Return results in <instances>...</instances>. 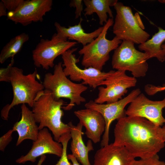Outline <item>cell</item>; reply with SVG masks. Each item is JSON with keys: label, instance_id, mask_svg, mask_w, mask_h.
<instances>
[{"label": "cell", "instance_id": "obj_5", "mask_svg": "<svg viewBox=\"0 0 165 165\" xmlns=\"http://www.w3.org/2000/svg\"><path fill=\"white\" fill-rule=\"evenodd\" d=\"M116 14L113 32L117 38L140 45L148 39L149 33L144 30V26L138 13L134 16L131 8L120 2L114 6Z\"/></svg>", "mask_w": 165, "mask_h": 165}, {"label": "cell", "instance_id": "obj_21", "mask_svg": "<svg viewBox=\"0 0 165 165\" xmlns=\"http://www.w3.org/2000/svg\"><path fill=\"white\" fill-rule=\"evenodd\" d=\"M158 29V31L151 38L139 45L138 47L141 51H144L147 54L148 59L155 57L163 62L165 61V52L161 46L165 41V30L160 27Z\"/></svg>", "mask_w": 165, "mask_h": 165}, {"label": "cell", "instance_id": "obj_33", "mask_svg": "<svg viewBox=\"0 0 165 165\" xmlns=\"http://www.w3.org/2000/svg\"><path fill=\"white\" fill-rule=\"evenodd\" d=\"M161 47L163 50L165 52V43L162 44Z\"/></svg>", "mask_w": 165, "mask_h": 165}, {"label": "cell", "instance_id": "obj_28", "mask_svg": "<svg viewBox=\"0 0 165 165\" xmlns=\"http://www.w3.org/2000/svg\"><path fill=\"white\" fill-rule=\"evenodd\" d=\"M82 1V0H72L69 3L70 7L76 8L75 18L77 19L81 15L83 10Z\"/></svg>", "mask_w": 165, "mask_h": 165}, {"label": "cell", "instance_id": "obj_16", "mask_svg": "<svg viewBox=\"0 0 165 165\" xmlns=\"http://www.w3.org/2000/svg\"><path fill=\"white\" fill-rule=\"evenodd\" d=\"M135 158L123 147L108 144L98 150L93 165H131Z\"/></svg>", "mask_w": 165, "mask_h": 165}, {"label": "cell", "instance_id": "obj_29", "mask_svg": "<svg viewBox=\"0 0 165 165\" xmlns=\"http://www.w3.org/2000/svg\"><path fill=\"white\" fill-rule=\"evenodd\" d=\"M7 10L4 3L1 0L0 2V17L7 16L8 12Z\"/></svg>", "mask_w": 165, "mask_h": 165}, {"label": "cell", "instance_id": "obj_24", "mask_svg": "<svg viewBox=\"0 0 165 165\" xmlns=\"http://www.w3.org/2000/svg\"><path fill=\"white\" fill-rule=\"evenodd\" d=\"M6 6L8 12L16 11L24 3V0H2Z\"/></svg>", "mask_w": 165, "mask_h": 165}, {"label": "cell", "instance_id": "obj_14", "mask_svg": "<svg viewBox=\"0 0 165 165\" xmlns=\"http://www.w3.org/2000/svg\"><path fill=\"white\" fill-rule=\"evenodd\" d=\"M62 152V144L54 141L48 129L45 127L39 131L37 138L33 141L29 152L16 161L18 163H24L27 161L33 163L38 157L46 154H53L60 157Z\"/></svg>", "mask_w": 165, "mask_h": 165}, {"label": "cell", "instance_id": "obj_34", "mask_svg": "<svg viewBox=\"0 0 165 165\" xmlns=\"http://www.w3.org/2000/svg\"><path fill=\"white\" fill-rule=\"evenodd\" d=\"M158 1L161 3H165V0H159Z\"/></svg>", "mask_w": 165, "mask_h": 165}, {"label": "cell", "instance_id": "obj_18", "mask_svg": "<svg viewBox=\"0 0 165 165\" xmlns=\"http://www.w3.org/2000/svg\"><path fill=\"white\" fill-rule=\"evenodd\" d=\"M70 129L72 140L70 149L72 154L82 165H91L89 160L88 153L94 150L92 142L89 140L86 146L83 141L82 135L83 126L79 123L75 126L71 122L68 123Z\"/></svg>", "mask_w": 165, "mask_h": 165}, {"label": "cell", "instance_id": "obj_26", "mask_svg": "<svg viewBox=\"0 0 165 165\" xmlns=\"http://www.w3.org/2000/svg\"><path fill=\"white\" fill-rule=\"evenodd\" d=\"M14 131L12 129L9 130L0 138V150L4 152L5 148L11 141L12 134Z\"/></svg>", "mask_w": 165, "mask_h": 165}, {"label": "cell", "instance_id": "obj_32", "mask_svg": "<svg viewBox=\"0 0 165 165\" xmlns=\"http://www.w3.org/2000/svg\"><path fill=\"white\" fill-rule=\"evenodd\" d=\"M45 155H43L41 156L37 165H42L43 162L45 161L46 158Z\"/></svg>", "mask_w": 165, "mask_h": 165}, {"label": "cell", "instance_id": "obj_11", "mask_svg": "<svg viewBox=\"0 0 165 165\" xmlns=\"http://www.w3.org/2000/svg\"><path fill=\"white\" fill-rule=\"evenodd\" d=\"M141 93L140 90L137 88L132 90L126 97L116 102L99 104L90 100L85 104L86 108L98 111L105 119V128L101 143V147L109 144V130L111 123L114 120H118L126 116L125 107Z\"/></svg>", "mask_w": 165, "mask_h": 165}, {"label": "cell", "instance_id": "obj_6", "mask_svg": "<svg viewBox=\"0 0 165 165\" xmlns=\"http://www.w3.org/2000/svg\"><path fill=\"white\" fill-rule=\"evenodd\" d=\"M114 22L113 18L108 19L99 35L79 51V53L82 55L81 64L85 68L92 67L102 71L109 59L110 52L116 49L122 43V41L116 36L111 40L106 38L107 31Z\"/></svg>", "mask_w": 165, "mask_h": 165}, {"label": "cell", "instance_id": "obj_8", "mask_svg": "<svg viewBox=\"0 0 165 165\" xmlns=\"http://www.w3.org/2000/svg\"><path fill=\"white\" fill-rule=\"evenodd\" d=\"M77 49H69L62 54L64 68L63 71L66 76H69L71 81L80 82L84 85H88L93 89L99 86L100 83L109 76L114 71L108 72H102L92 67L82 69L77 64L79 61L73 53Z\"/></svg>", "mask_w": 165, "mask_h": 165}, {"label": "cell", "instance_id": "obj_3", "mask_svg": "<svg viewBox=\"0 0 165 165\" xmlns=\"http://www.w3.org/2000/svg\"><path fill=\"white\" fill-rule=\"evenodd\" d=\"M37 75L36 71L25 75L22 69L12 68L10 82L12 87L13 98L11 103L5 105L1 111L3 119L8 120L10 110L16 105L27 104L32 108L37 95L44 90L43 84L37 80Z\"/></svg>", "mask_w": 165, "mask_h": 165}, {"label": "cell", "instance_id": "obj_15", "mask_svg": "<svg viewBox=\"0 0 165 165\" xmlns=\"http://www.w3.org/2000/svg\"><path fill=\"white\" fill-rule=\"evenodd\" d=\"M74 113L79 123L85 127L86 137L94 143L100 142L105 128V121L102 115L95 110L86 108L75 111Z\"/></svg>", "mask_w": 165, "mask_h": 165}, {"label": "cell", "instance_id": "obj_2", "mask_svg": "<svg viewBox=\"0 0 165 165\" xmlns=\"http://www.w3.org/2000/svg\"><path fill=\"white\" fill-rule=\"evenodd\" d=\"M64 103L62 99L55 100L49 91L44 89L37 95L32 108L36 122L39 124V130L48 128L58 142L62 135L70 132L68 124L61 121L64 115L61 108Z\"/></svg>", "mask_w": 165, "mask_h": 165}, {"label": "cell", "instance_id": "obj_1", "mask_svg": "<svg viewBox=\"0 0 165 165\" xmlns=\"http://www.w3.org/2000/svg\"><path fill=\"white\" fill-rule=\"evenodd\" d=\"M113 144L124 147L135 158L157 154L165 146L158 126L141 117L126 116L117 120Z\"/></svg>", "mask_w": 165, "mask_h": 165}, {"label": "cell", "instance_id": "obj_10", "mask_svg": "<svg viewBox=\"0 0 165 165\" xmlns=\"http://www.w3.org/2000/svg\"><path fill=\"white\" fill-rule=\"evenodd\" d=\"M137 82L136 78L127 75L126 72L114 71L100 83L99 86L104 85L106 86L98 88V96L94 101L99 104L116 102L122 98L128 88L135 86Z\"/></svg>", "mask_w": 165, "mask_h": 165}, {"label": "cell", "instance_id": "obj_30", "mask_svg": "<svg viewBox=\"0 0 165 165\" xmlns=\"http://www.w3.org/2000/svg\"><path fill=\"white\" fill-rule=\"evenodd\" d=\"M67 157L68 159L71 161L72 165H80L76 158L72 154L68 155Z\"/></svg>", "mask_w": 165, "mask_h": 165}, {"label": "cell", "instance_id": "obj_25", "mask_svg": "<svg viewBox=\"0 0 165 165\" xmlns=\"http://www.w3.org/2000/svg\"><path fill=\"white\" fill-rule=\"evenodd\" d=\"M14 63V58L11 59L10 63L6 68L0 69V81L10 82V74L12 68Z\"/></svg>", "mask_w": 165, "mask_h": 165}, {"label": "cell", "instance_id": "obj_4", "mask_svg": "<svg viewBox=\"0 0 165 165\" xmlns=\"http://www.w3.org/2000/svg\"><path fill=\"white\" fill-rule=\"evenodd\" d=\"M62 64L59 62L55 65L53 74L48 72L45 75L43 84L44 89L49 91L57 100L65 98L70 102L62 108L66 111L71 110L75 105H79L86 101L82 94L87 89L82 83L72 82L64 74Z\"/></svg>", "mask_w": 165, "mask_h": 165}, {"label": "cell", "instance_id": "obj_19", "mask_svg": "<svg viewBox=\"0 0 165 165\" xmlns=\"http://www.w3.org/2000/svg\"><path fill=\"white\" fill-rule=\"evenodd\" d=\"M83 20L81 18L77 25L66 28L62 26L57 22L54 23L57 35L62 38L75 40L81 43L83 46L90 43L97 37L102 31L104 27H99L90 33H86L82 27L81 23Z\"/></svg>", "mask_w": 165, "mask_h": 165}, {"label": "cell", "instance_id": "obj_27", "mask_svg": "<svg viewBox=\"0 0 165 165\" xmlns=\"http://www.w3.org/2000/svg\"><path fill=\"white\" fill-rule=\"evenodd\" d=\"M145 93L149 95H154L158 92L165 90V84L162 86H156L152 84L146 85L144 88Z\"/></svg>", "mask_w": 165, "mask_h": 165}, {"label": "cell", "instance_id": "obj_13", "mask_svg": "<svg viewBox=\"0 0 165 165\" xmlns=\"http://www.w3.org/2000/svg\"><path fill=\"white\" fill-rule=\"evenodd\" d=\"M52 0H27L13 12H8L7 18L15 24L26 26L33 22H42L52 8Z\"/></svg>", "mask_w": 165, "mask_h": 165}, {"label": "cell", "instance_id": "obj_17", "mask_svg": "<svg viewBox=\"0 0 165 165\" xmlns=\"http://www.w3.org/2000/svg\"><path fill=\"white\" fill-rule=\"evenodd\" d=\"M21 119L14 124L12 129L14 132L16 131L18 135L16 146L25 140L35 141L39 131L32 110L24 104L21 105Z\"/></svg>", "mask_w": 165, "mask_h": 165}, {"label": "cell", "instance_id": "obj_31", "mask_svg": "<svg viewBox=\"0 0 165 165\" xmlns=\"http://www.w3.org/2000/svg\"><path fill=\"white\" fill-rule=\"evenodd\" d=\"M160 133L163 140L165 142V124L162 127H161Z\"/></svg>", "mask_w": 165, "mask_h": 165}, {"label": "cell", "instance_id": "obj_22", "mask_svg": "<svg viewBox=\"0 0 165 165\" xmlns=\"http://www.w3.org/2000/svg\"><path fill=\"white\" fill-rule=\"evenodd\" d=\"M28 35L22 33L13 38L3 48L0 54V63H4L9 58L14 56L21 50L24 44L28 41Z\"/></svg>", "mask_w": 165, "mask_h": 165}, {"label": "cell", "instance_id": "obj_12", "mask_svg": "<svg viewBox=\"0 0 165 165\" xmlns=\"http://www.w3.org/2000/svg\"><path fill=\"white\" fill-rule=\"evenodd\" d=\"M130 104L126 111V116L143 118L161 127L165 124L162 114L165 97L162 100L153 101L141 93Z\"/></svg>", "mask_w": 165, "mask_h": 165}, {"label": "cell", "instance_id": "obj_7", "mask_svg": "<svg viewBox=\"0 0 165 165\" xmlns=\"http://www.w3.org/2000/svg\"><path fill=\"white\" fill-rule=\"evenodd\" d=\"M134 44L129 41H123L114 50L111 63L113 69L130 71L133 76L136 78L146 75L148 68L147 62L148 57L145 53L136 50Z\"/></svg>", "mask_w": 165, "mask_h": 165}, {"label": "cell", "instance_id": "obj_9", "mask_svg": "<svg viewBox=\"0 0 165 165\" xmlns=\"http://www.w3.org/2000/svg\"><path fill=\"white\" fill-rule=\"evenodd\" d=\"M76 42H69L54 34L50 39H42L32 51L34 65L46 70L54 66V61L59 56L75 46Z\"/></svg>", "mask_w": 165, "mask_h": 165}, {"label": "cell", "instance_id": "obj_23", "mask_svg": "<svg viewBox=\"0 0 165 165\" xmlns=\"http://www.w3.org/2000/svg\"><path fill=\"white\" fill-rule=\"evenodd\" d=\"M131 165H165V162L160 160L157 154L147 158L135 160Z\"/></svg>", "mask_w": 165, "mask_h": 165}, {"label": "cell", "instance_id": "obj_20", "mask_svg": "<svg viewBox=\"0 0 165 165\" xmlns=\"http://www.w3.org/2000/svg\"><path fill=\"white\" fill-rule=\"evenodd\" d=\"M86 7L84 15H90L96 13L99 19V23L103 25L107 22V14L110 18H113L112 12L110 7L114 6L118 2L117 0H84Z\"/></svg>", "mask_w": 165, "mask_h": 165}]
</instances>
